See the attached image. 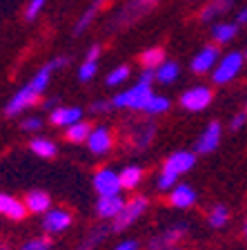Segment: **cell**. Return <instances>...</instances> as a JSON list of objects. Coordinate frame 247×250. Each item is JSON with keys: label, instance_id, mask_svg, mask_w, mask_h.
<instances>
[{"label": "cell", "instance_id": "bcb514c9", "mask_svg": "<svg viewBox=\"0 0 247 250\" xmlns=\"http://www.w3.org/2000/svg\"><path fill=\"white\" fill-rule=\"evenodd\" d=\"M245 56H247V54H245Z\"/></svg>", "mask_w": 247, "mask_h": 250}, {"label": "cell", "instance_id": "f1b7e54d", "mask_svg": "<svg viewBox=\"0 0 247 250\" xmlns=\"http://www.w3.org/2000/svg\"><path fill=\"white\" fill-rule=\"evenodd\" d=\"M227 221H229V210H227L223 203L211 206L209 214H207V224H209L211 228L221 230V228H225V226H227Z\"/></svg>", "mask_w": 247, "mask_h": 250}, {"label": "cell", "instance_id": "74e56055", "mask_svg": "<svg viewBox=\"0 0 247 250\" xmlns=\"http://www.w3.org/2000/svg\"><path fill=\"white\" fill-rule=\"evenodd\" d=\"M69 65V58L67 56H56V58H52L49 61V67L54 69V72H58V69H62V67H67Z\"/></svg>", "mask_w": 247, "mask_h": 250}, {"label": "cell", "instance_id": "f546056e", "mask_svg": "<svg viewBox=\"0 0 247 250\" xmlns=\"http://www.w3.org/2000/svg\"><path fill=\"white\" fill-rule=\"evenodd\" d=\"M170 107H171V101L167 99V96H163V94H154V99L150 101L147 109H145V114L147 116H158V114H165Z\"/></svg>", "mask_w": 247, "mask_h": 250}, {"label": "cell", "instance_id": "ee69618b", "mask_svg": "<svg viewBox=\"0 0 247 250\" xmlns=\"http://www.w3.org/2000/svg\"><path fill=\"white\" fill-rule=\"evenodd\" d=\"M0 250H9V248H7V246H5V244H0Z\"/></svg>", "mask_w": 247, "mask_h": 250}, {"label": "cell", "instance_id": "5b68a950", "mask_svg": "<svg viewBox=\"0 0 247 250\" xmlns=\"http://www.w3.org/2000/svg\"><path fill=\"white\" fill-rule=\"evenodd\" d=\"M147 208H150V199L143 197V194H138V197L129 199L127 203H125L123 212L118 214V217L112 221V232H123V230H127L132 224H136L140 217H143L145 212H147Z\"/></svg>", "mask_w": 247, "mask_h": 250}, {"label": "cell", "instance_id": "83f0119b", "mask_svg": "<svg viewBox=\"0 0 247 250\" xmlns=\"http://www.w3.org/2000/svg\"><path fill=\"white\" fill-rule=\"evenodd\" d=\"M109 232H112V226H96V228H92V232H87L85 241L78 246V250H94V248H98V246L105 241V237H107Z\"/></svg>", "mask_w": 247, "mask_h": 250}, {"label": "cell", "instance_id": "8fae6325", "mask_svg": "<svg viewBox=\"0 0 247 250\" xmlns=\"http://www.w3.org/2000/svg\"><path fill=\"white\" fill-rule=\"evenodd\" d=\"M221 139H223L221 123H218V121H211L205 130L201 132V136L196 139L194 152H196V154H211V152L218 150V146H221Z\"/></svg>", "mask_w": 247, "mask_h": 250}, {"label": "cell", "instance_id": "1f68e13d", "mask_svg": "<svg viewBox=\"0 0 247 250\" xmlns=\"http://www.w3.org/2000/svg\"><path fill=\"white\" fill-rule=\"evenodd\" d=\"M96 74H98V61H85L78 67V81L80 83H89Z\"/></svg>", "mask_w": 247, "mask_h": 250}, {"label": "cell", "instance_id": "277c9868", "mask_svg": "<svg viewBox=\"0 0 247 250\" xmlns=\"http://www.w3.org/2000/svg\"><path fill=\"white\" fill-rule=\"evenodd\" d=\"M243 65H245V54L232 49L221 56V61L216 62V67L211 69V83L214 85H227L232 83L234 78L243 72Z\"/></svg>", "mask_w": 247, "mask_h": 250}, {"label": "cell", "instance_id": "484cf974", "mask_svg": "<svg viewBox=\"0 0 247 250\" xmlns=\"http://www.w3.org/2000/svg\"><path fill=\"white\" fill-rule=\"evenodd\" d=\"M118 174H120V186H123V190H134V188L140 186L145 172L140 166H125Z\"/></svg>", "mask_w": 247, "mask_h": 250}, {"label": "cell", "instance_id": "cb8c5ba5", "mask_svg": "<svg viewBox=\"0 0 247 250\" xmlns=\"http://www.w3.org/2000/svg\"><path fill=\"white\" fill-rule=\"evenodd\" d=\"M165 61H167V56H165L163 47H150V49H145V52L140 54V67L150 69V72H156Z\"/></svg>", "mask_w": 247, "mask_h": 250}, {"label": "cell", "instance_id": "7a4b0ae2", "mask_svg": "<svg viewBox=\"0 0 247 250\" xmlns=\"http://www.w3.org/2000/svg\"><path fill=\"white\" fill-rule=\"evenodd\" d=\"M154 83H156L154 72L145 69V72L140 74L138 83L132 85L129 89H123V92H118L116 96H114L112 107L132 109V112H145L147 105H150V101L154 99V89H152V85Z\"/></svg>", "mask_w": 247, "mask_h": 250}, {"label": "cell", "instance_id": "7402d4cb", "mask_svg": "<svg viewBox=\"0 0 247 250\" xmlns=\"http://www.w3.org/2000/svg\"><path fill=\"white\" fill-rule=\"evenodd\" d=\"M105 2H109V0H94L92 5H89L87 9L82 11V16L76 21V25H74V36H82V34H85V29H87V27L94 22L96 14H98L100 9H103Z\"/></svg>", "mask_w": 247, "mask_h": 250}, {"label": "cell", "instance_id": "b9f144b4", "mask_svg": "<svg viewBox=\"0 0 247 250\" xmlns=\"http://www.w3.org/2000/svg\"><path fill=\"white\" fill-rule=\"evenodd\" d=\"M243 234H245V239H247V221H245V226H243Z\"/></svg>", "mask_w": 247, "mask_h": 250}, {"label": "cell", "instance_id": "8d00e7d4", "mask_svg": "<svg viewBox=\"0 0 247 250\" xmlns=\"http://www.w3.org/2000/svg\"><path fill=\"white\" fill-rule=\"evenodd\" d=\"M100 52H103V45H100V42H94V45L87 49L85 61H98V58H100Z\"/></svg>", "mask_w": 247, "mask_h": 250}, {"label": "cell", "instance_id": "4316f807", "mask_svg": "<svg viewBox=\"0 0 247 250\" xmlns=\"http://www.w3.org/2000/svg\"><path fill=\"white\" fill-rule=\"evenodd\" d=\"M92 130H94L92 123H87V121H78L76 125H72V127L65 130V139H67L69 143H76V146L78 143H87Z\"/></svg>", "mask_w": 247, "mask_h": 250}, {"label": "cell", "instance_id": "ab89813d", "mask_svg": "<svg viewBox=\"0 0 247 250\" xmlns=\"http://www.w3.org/2000/svg\"><path fill=\"white\" fill-rule=\"evenodd\" d=\"M42 107H45V109H49V112H52V109L60 107V99H58V96H52V99L42 101Z\"/></svg>", "mask_w": 247, "mask_h": 250}, {"label": "cell", "instance_id": "d6986e66", "mask_svg": "<svg viewBox=\"0 0 247 250\" xmlns=\"http://www.w3.org/2000/svg\"><path fill=\"white\" fill-rule=\"evenodd\" d=\"M238 22L236 21H221V22H214L211 25V41L214 45H229V42L236 38L238 34Z\"/></svg>", "mask_w": 247, "mask_h": 250}, {"label": "cell", "instance_id": "30bf717a", "mask_svg": "<svg viewBox=\"0 0 247 250\" xmlns=\"http://www.w3.org/2000/svg\"><path fill=\"white\" fill-rule=\"evenodd\" d=\"M221 49H218V45H205L203 49H198V54H194V58H191L190 62V69L194 74H211V69L216 67V62L221 61Z\"/></svg>", "mask_w": 247, "mask_h": 250}, {"label": "cell", "instance_id": "7c38bea8", "mask_svg": "<svg viewBox=\"0 0 247 250\" xmlns=\"http://www.w3.org/2000/svg\"><path fill=\"white\" fill-rule=\"evenodd\" d=\"M87 147H89V152L96 156H105L107 152H112L114 134L107 125H96V127H94L89 139H87Z\"/></svg>", "mask_w": 247, "mask_h": 250}, {"label": "cell", "instance_id": "5bb4252c", "mask_svg": "<svg viewBox=\"0 0 247 250\" xmlns=\"http://www.w3.org/2000/svg\"><path fill=\"white\" fill-rule=\"evenodd\" d=\"M72 224H74L72 212H69V210H62V208H52L42 217V228L49 234L62 232V230H67Z\"/></svg>", "mask_w": 247, "mask_h": 250}, {"label": "cell", "instance_id": "d4e9b609", "mask_svg": "<svg viewBox=\"0 0 247 250\" xmlns=\"http://www.w3.org/2000/svg\"><path fill=\"white\" fill-rule=\"evenodd\" d=\"M178 74H180L178 62L176 61H165L163 65L154 72V78H156V83H160V85H171V83H176Z\"/></svg>", "mask_w": 247, "mask_h": 250}, {"label": "cell", "instance_id": "52a82bcc", "mask_svg": "<svg viewBox=\"0 0 247 250\" xmlns=\"http://www.w3.org/2000/svg\"><path fill=\"white\" fill-rule=\"evenodd\" d=\"M152 2H147V0H129V2H125L123 9L118 11V14L112 18V29H123V27H129L134 21H138L140 16H145L147 11L152 9Z\"/></svg>", "mask_w": 247, "mask_h": 250}, {"label": "cell", "instance_id": "7bdbcfd3", "mask_svg": "<svg viewBox=\"0 0 247 250\" xmlns=\"http://www.w3.org/2000/svg\"><path fill=\"white\" fill-rule=\"evenodd\" d=\"M170 250H183V248H180V246H171Z\"/></svg>", "mask_w": 247, "mask_h": 250}, {"label": "cell", "instance_id": "836d02e7", "mask_svg": "<svg viewBox=\"0 0 247 250\" xmlns=\"http://www.w3.org/2000/svg\"><path fill=\"white\" fill-rule=\"evenodd\" d=\"M49 248H52V244H49L47 237H34L27 244H22L20 250H49Z\"/></svg>", "mask_w": 247, "mask_h": 250}, {"label": "cell", "instance_id": "e575fe53", "mask_svg": "<svg viewBox=\"0 0 247 250\" xmlns=\"http://www.w3.org/2000/svg\"><path fill=\"white\" fill-rule=\"evenodd\" d=\"M40 127H42L40 116H27V119H22V123H20V130H25V132H38Z\"/></svg>", "mask_w": 247, "mask_h": 250}, {"label": "cell", "instance_id": "9a60e30c", "mask_svg": "<svg viewBox=\"0 0 247 250\" xmlns=\"http://www.w3.org/2000/svg\"><path fill=\"white\" fill-rule=\"evenodd\" d=\"M49 121L56 127L67 130V127L76 125L78 121H82V107H78V105H60V107L49 112Z\"/></svg>", "mask_w": 247, "mask_h": 250}, {"label": "cell", "instance_id": "6da1fadb", "mask_svg": "<svg viewBox=\"0 0 247 250\" xmlns=\"http://www.w3.org/2000/svg\"><path fill=\"white\" fill-rule=\"evenodd\" d=\"M52 72L54 69L49 67V62L47 65H42L40 69H38L34 76L27 81L25 85H22L18 92L11 96L9 101H7L5 105V114L7 116H18L22 114L25 109L34 107V105L40 103L42 94L47 92V87H49V81H52Z\"/></svg>", "mask_w": 247, "mask_h": 250}, {"label": "cell", "instance_id": "d590c367", "mask_svg": "<svg viewBox=\"0 0 247 250\" xmlns=\"http://www.w3.org/2000/svg\"><path fill=\"white\" fill-rule=\"evenodd\" d=\"M245 123H247V112H238V114L232 116V121H229V127H232V130H241Z\"/></svg>", "mask_w": 247, "mask_h": 250}, {"label": "cell", "instance_id": "2e32d148", "mask_svg": "<svg viewBox=\"0 0 247 250\" xmlns=\"http://www.w3.org/2000/svg\"><path fill=\"white\" fill-rule=\"evenodd\" d=\"M125 199L120 194L116 197H98V203H96V214L105 221H114V219L118 217L125 208Z\"/></svg>", "mask_w": 247, "mask_h": 250}, {"label": "cell", "instance_id": "f35d334b", "mask_svg": "<svg viewBox=\"0 0 247 250\" xmlns=\"http://www.w3.org/2000/svg\"><path fill=\"white\" fill-rule=\"evenodd\" d=\"M109 107H112V101H94V103H92V112H96V114L107 112Z\"/></svg>", "mask_w": 247, "mask_h": 250}, {"label": "cell", "instance_id": "ac0fdd59", "mask_svg": "<svg viewBox=\"0 0 247 250\" xmlns=\"http://www.w3.org/2000/svg\"><path fill=\"white\" fill-rule=\"evenodd\" d=\"M196 203V190L191 186H187V183H176L174 188L170 190V206H174V208H191Z\"/></svg>", "mask_w": 247, "mask_h": 250}, {"label": "cell", "instance_id": "603a6c76", "mask_svg": "<svg viewBox=\"0 0 247 250\" xmlns=\"http://www.w3.org/2000/svg\"><path fill=\"white\" fill-rule=\"evenodd\" d=\"M29 150L36 156H40V159H54L58 154V146L47 136H34L29 141Z\"/></svg>", "mask_w": 247, "mask_h": 250}, {"label": "cell", "instance_id": "8992f818", "mask_svg": "<svg viewBox=\"0 0 247 250\" xmlns=\"http://www.w3.org/2000/svg\"><path fill=\"white\" fill-rule=\"evenodd\" d=\"M178 103L185 112H203L214 103V92L209 85H194L178 96Z\"/></svg>", "mask_w": 247, "mask_h": 250}, {"label": "cell", "instance_id": "44dd1931", "mask_svg": "<svg viewBox=\"0 0 247 250\" xmlns=\"http://www.w3.org/2000/svg\"><path fill=\"white\" fill-rule=\"evenodd\" d=\"M232 7H234V0H209V2L201 9V22L216 21V18H221V16L229 14Z\"/></svg>", "mask_w": 247, "mask_h": 250}, {"label": "cell", "instance_id": "f6af8a7d", "mask_svg": "<svg viewBox=\"0 0 247 250\" xmlns=\"http://www.w3.org/2000/svg\"><path fill=\"white\" fill-rule=\"evenodd\" d=\"M147 2H152V5H156V2H158V0H147Z\"/></svg>", "mask_w": 247, "mask_h": 250}, {"label": "cell", "instance_id": "d6a6232c", "mask_svg": "<svg viewBox=\"0 0 247 250\" xmlns=\"http://www.w3.org/2000/svg\"><path fill=\"white\" fill-rule=\"evenodd\" d=\"M45 5H47V0H29V5H27V9H25V21L34 22L38 16H40V11L45 9Z\"/></svg>", "mask_w": 247, "mask_h": 250}, {"label": "cell", "instance_id": "3957f363", "mask_svg": "<svg viewBox=\"0 0 247 250\" xmlns=\"http://www.w3.org/2000/svg\"><path fill=\"white\" fill-rule=\"evenodd\" d=\"M194 166H196V152L178 150V152H174V154H170L165 159L158 179H156V188H158L160 192H170L171 188L176 186V181H178L183 174H187Z\"/></svg>", "mask_w": 247, "mask_h": 250}, {"label": "cell", "instance_id": "9c48e42d", "mask_svg": "<svg viewBox=\"0 0 247 250\" xmlns=\"http://www.w3.org/2000/svg\"><path fill=\"white\" fill-rule=\"evenodd\" d=\"M154 139H156V123L154 121H140V123L132 125V130H129V147L134 152L147 150Z\"/></svg>", "mask_w": 247, "mask_h": 250}, {"label": "cell", "instance_id": "e0dca14e", "mask_svg": "<svg viewBox=\"0 0 247 250\" xmlns=\"http://www.w3.org/2000/svg\"><path fill=\"white\" fill-rule=\"evenodd\" d=\"M0 214L7 219H14V221H20L29 214V210H27L25 201L11 197L7 192H0Z\"/></svg>", "mask_w": 247, "mask_h": 250}, {"label": "cell", "instance_id": "4dcf8cb0", "mask_svg": "<svg viewBox=\"0 0 247 250\" xmlns=\"http://www.w3.org/2000/svg\"><path fill=\"white\" fill-rule=\"evenodd\" d=\"M129 65H118V67H114L112 72L107 74V78H105V83L109 85V87H116V85H123L125 81L129 78Z\"/></svg>", "mask_w": 247, "mask_h": 250}, {"label": "cell", "instance_id": "60d3db41", "mask_svg": "<svg viewBox=\"0 0 247 250\" xmlns=\"http://www.w3.org/2000/svg\"><path fill=\"white\" fill-rule=\"evenodd\" d=\"M116 250H138V241L127 239V241H123V244L116 246Z\"/></svg>", "mask_w": 247, "mask_h": 250}, {"label": "cell", "instance_id": "4fadbf2b", "mask_svg": "<svg viewBox=\"0 0 247 250\" xmlns=\"http://www.w3.org/2000/svg\"><path fill=\"white\" fill-rule=\"evenodd\" d=\"M185 232H187L185 224L171 226V228H167L165 232H160L158 237H152L150 244H147V250H170L171 246L180 244V239L185 237Z\"/></svg>", "mask_w": 247, "mask_h": 250}, {"label": "cell", "instance_id": "ba28073f", "mask_svg": "<svg viewBox=\"0 0 247 250\" xmlns=\"http://www.w3.org/2000/svg\"><path fill=\"white\" fill-rule=\"evenodd\" d=\"M94 190L98 192V197H116L120 194L123 186H120V174L114 172L112 167H100L94 172Z\"/></svg>", "mask_w": 247, "mask_h": 250}, {"label": "cell", "instance_id": "ffe728a7", "mask_svg": "<svg viewBox=\"0 0 247 250\" xmlns=\"http://www.w3.org/2000/svg\"><path fill=\"white\" fill-rule=\"evenodd\" d=\"M25 206L31 214H47L52 210V197L45 190H31L25 197Z\"/></svg>", "mask_w": 247, "mask_h": 250}]
</instances>
